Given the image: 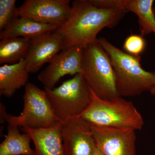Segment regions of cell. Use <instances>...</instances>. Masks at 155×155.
<instances>
[{"instance_id":"3","label":"cell","mask_w":155,"mask_h":155,"mask_svg":"<svg viewBox=\"0 0 155 155\" xmlns=\"http://www.w3.org/2000/svg\"><path fill=\"white\" fill-rule=\"evenodd\" d=\"M91 94L89 105L80 116L89 124L135 130L142 129L144 123L143 118L131 102L119 96L104 99L92 90Z\"/></svg>"},{"instance_id":"16","label":"cell","mask_w":155,"mask_h":155,"mask_svg":"<svg viewBox=\"0 0 155 155\" xmlns=\"http://www.w3.org/2000/svg\"><path fill=\"white\" fill-rule=\"evenodd\" d=\"M153 0H126L125 8L127 12L137 15L140 35L153 33L155 37V18L153 13Z\"/></svg>"},{"instance_id":"13","label":"cell","mask_w":155,"mask_h":155,"mask_svg":"<svg viewBox=\"0 0 155 155\" xmlns=\"http://www.w3.org/2000/svg\"><path fill=\"white\" fill-rule=\"evenodd\" d=\"M29 72L24 59L13 64H4L0 67V94L11 97L17 90L28 83Z\"/></svg>"},{"instance_id":"11","label":"cell","mask_w":155,"mask_h":155,"mask_svg":"<svg viewBox=\"0 0 155 155\" xmlns=\"http://www.w3.org/2000/svg\"><path fill=\"white\" fill-rule=\"evenodd\" d=\"M63 47V38L55 31L31 39L28 52L24 59L28 72H38L45 64L51 63Z\"/></svg>"},{"instance_id":"20","label":"cell","mask_w":155,"mask_h":155,"mask_svg":"<svg viewBox=\"0 0 155 155\" xmlns=\"http://www.w3.org/2000/svg\"><path fill=\"white\" fill-rule=\"evenodd\" d=\"M97 7L105 8H124L126 0H91Z\"/></svg>"},{"instance_id":"21","label":"cell","mask_w":155,"mask_h":155,"mask_svg":"<svg viewBox=\"0 0 155 155\" xmlns=\"http://www.w3.org/2000/svg\"><path fill=\"white\" fill-rule=\"evenodd\" d=\"M92 155H104V154L96 146L95 148Z\"/></svg>"},{"instance_id":"18","label":"cell","mask_w":155,"mask_h":155,"mask_svg":"<svg viewBox=\"0 0 155 155\" xmlns=\"http://www.w3.org/2000/svg\"><path fill=\"white\" fill-rule=\"evenodd\" d=\"M16 0H0V32L18 17Z\"/></svg>"},{"instance_id":"15","label":"cell","mask_w":155,"mask_h":155,"mask_svg":"<svg viewBox=\"0 0 155 155\" xmlns=\"http://www.w3.org/2000/svg\"><path fill=\"white\" fill-rule=\"evenodd\" d=\"M31 140L28 134H22L19 127L8 124V134L0 144V155H33Z\"/></svg>"},{"instance_id":"17","label":"cell","mask_w":155,"mask_h":155,"mask_svg":"<svg viewBox=\"0 0 155 155\" xmlns=\"http://www.w3.org/2000/svg\"><path fill=\"white\" fill-rule=\"evenodd\" d=\"M30 38H12L1 40L0 64H13L25 59L30 44Z\"/></svg>"},{"instance_id":"2","label":"cell","mask_w":155,"mask_h":155,"mask_svg":"<svg viewBox=\"0 0 155 155\" xmlns=\"http://www.w3.org/2000/svg\"><path fill=\"white\" fill-rule=\"evenodd\" d=\"M98 42L110 59L115 76L118 96L134 97L150 91L155 87V71L143 69L140 56L129 54L119 49L104 38Z\"/></svg>"},{"instance_id":"22","label":"cell","mask_w":155,"mask_h":155,"mask_svg":"<svg viewBox=\"0 0 155 155\" xmlns=\"http://www.w3.org/2000/svg\"><path fill=\"white\" fill-rule=\"evenodd\" d=\"M150 93L152 95L155 96V87L150 91Z\"/></svg>"},{"instance_id":"9","label":"cell","mask_w":155,"mask_h":155,"mask_svg":"<svg viewBox=\"0 0 155 155\" xmlns=\"http://www.w3.org/2000/svg\"><path fill=\"white\" fill-rule=\"evenodd\" d=\"M91 126L96 146L104 155H137L134 129Z\"/></svg>"},{"instance_id":"1","label":"cell","mask_w":155,"mask_h":155,"mask_svg":"<svg viewBox=\"0 0 155 155\" xmlns=\"http://www.w3.org/2000/svg\"><path fill=\"white\" fill-rule=\"evenodd\" d=\"M127 12L124 8H98L91 0H75L67 21L55 31L63 38V49L84 48L97 42L98 34L104 28L116 26Z\"/></svg>"},{"instance_id":"14","label":"cell","mask_w":155,"mask_h":155,"mask_svg":"<svg viewBox=\"0 0 155 155\" xmlns=\"http://www.w3.org/2000/svg\"><path fill=\"white\" fill-rule=\"evenodd\" d=\"M58 26L36 22L27 17H18L0 32V39L25 38L32 39L49 31H54Z\"/></svg>"},{"instance_id":"7","label":"cell","mask_w":155,"mask_h":155,"mask_svg":"<svg viewBox=\"0 0 155 155\" xmlns=\"http://www.w3.org/2000/svg\"><path fill=\"white\" fill-rule=\"evenodd\" d=\"M64 155H92L96 147L91 125L80 116L61 122Z\"/></svg>"},{"instance_id":"8","label":"cell","mask_w":155,"mask_h":155,"mask_svg":"<svg viewBox=\"0 0 155 155\" xmlns=\"http://www.w3.org/2000/svg\"><path fill=\"white\" fill-rule=\"evenodd\" d=\"M83 48L78 46L63 49L38 76L44 88L52 89L66 75L83 73Z\"/></svg>"},{"instance_id":"19","label":"cell","mask_w":155,"mask_h":155,"mask_svg":"<svg viewBox=\"0 0 155 155\" xmlns=\"http://www.w3.org/2000/svg\"><path fill=\"white\" fill-rule=\"evenodd\" d=\"M146 47V42L143 36L132 35L127 37L123 45L125 52L135 56H140Z\"/></svg>"},{"instance_id":"6","label":"cell","mask_w":155,"mask_h":155,"mask_svg":"<svg viewBox=\"0 0 155 155\" xmlns=\"http://www.w3.org/2000/svg\"><path fill=\"white\" fill-rule=\"evenodd\" d=\"M60 122L80 116L89 105L91 90L82 74H77L52 89L44 88Z\"/></svg>"},{"instance_id":"10","label":"cell","mask_w":155,"mask_h":155,"mask_svg":"<svg viewBox=\"0 0 155 155\" xmlns=\"http://www.w3.org/2000/svg\"><path fill=\"white\" fill-rule=\"evenodd\" d=\"M69 0H25L18 8L19 17H27L36 22L55 25H64L70 14Z\"/></svg>"},{"instance_id":"23","label":"cell","mask_w":155,"mask_h":155,"mask_svg":"<svg viewBox=\"0 0 155 155\" xmlns=\"http://www.w3.org/2000/svg\"><path fill=\"white\" fill-rule=\"evenodd\" d=\"M153 13L154 16L155 18V7L153 8Z\"/></svg>"},{"instance_id":"12","label":"cell","mask_w":155,"mask_h":155,"mask_svg":"<svg viewBox=\"0 0 155 155\" xmlns=\"http://www.w3.org/2000/svg\"><path fill=\"white\" fill-rule=\"evenodd\" d=\"M61 123L54 127L41 129L20 127L33 140L35 145L33 155H64L60 130Z\"/></svg>"},{"instance_id":"4","label":"cell","mask_w":155,"mask_h":155,"mask_svg":"<svg viewBox=\"0 0 155 155\" xmlns=\"http://www.w3.org/2000/svg\"><path fill=\"white\" fill-rule=\"evenodd\" d=\"M23 101V110L17 116L8 114L1 103V123L6 121L18 127L36 129L54 127L61 122L46 93L34 84L25 85Z\"/></svg>"},{"instance_id":"5","label":"cell","mask_w":155,"mask_h":155,"mask_svg":"<svg viewBox=\"0 0 155 155\" xmlns=\"http://www.w3.org/2000/svg\"><path fill=\"white\" fill-rule=\"evenodd\" d=\"M82 75L98 97L109 99L118 96L116 76L110 59L98 41L83 48Z\"/></svg>"}]
</instances>
